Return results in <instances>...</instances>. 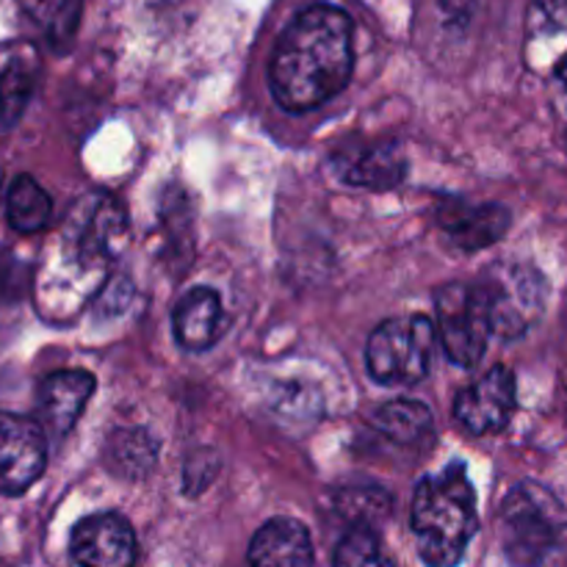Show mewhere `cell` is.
<instances>
[{"label": "cell", "instance_id": "277c9868", "mask_svg": "<svg viewBox=\"0 0 567 567\" xmlns=\"http://www.w3.org/2000/svg\"><path fill=\"white\" fill-rule=\"evenodd\" d=\"M567 513L548 487L520 482L502 504V540L513 567H543L563 546Z\"/></svg>", "mask_w": 567, "mask_h": 567}, {"label": "cell", "instance_id": "9a60e30c", "mask_svg": "<svg viewBox=\"0 0 567 567\" xmlns=\"http://www.w3.org/2000/svg\"><path fill=\"white\" fill-rule=\"evenodd\" d=\"M39 81V50L31 42L0 44V131H9L25 111Z\"/></svg>", "mask_w": 567, "mask_h": 567}, {"label": "cell", "instance_id": "9c48e42d", "mask_svg": "<svg viewBox=\"0 0 567 567\" xmlns=\"http://www.w3.org/2000/svg\"><path fill=\"white\" fill-rule=\"evenodd\" d=\"M518 404L515 374L507 365H493L485 377L471 382L454 402V415L471 435H496L509 424Z\"/></svg>", "mask_w": 567, "mask_h": 567}, {"label": "cell", "instance_id": "4fadbf2b", "mask_svg": "<svg viewBox=\"0 0 567 567\" xmlns=\"http://www.w3.org/2000/svg\"><path fill=\"white\" fill-rule=\"evenodd\" d=\"M94 377L89 371H55L39 385V424L53 437H64L81 419L83 408L94 393Z\"/></svg>", "mask_w": 567, "mask_h": 567}, {"label": "cell", "instance_id": "5bb4252c", "mask_svg": "<svg viewBox=\"0 0 567 567\" xmlns=\"http://www.w3.org/2000/svg\"><path fill=\"white\" fill-rule=\"evenodd\" d=\"M14 17L53 53L72 48L83 20V0H11Z\"/></svg>", "mask_w": 567, "mask_h": 567}, {"label": "cell", "instance_id": "ac0fdd59", "mask_svg": "<svg viewBox=\"0 0 567 567\" xmlns=\"http://www.w3.org/2000/svg\"><path fill=\"white\" fill-rule=\"evenodd\" d=\"M53 216V199L31 175H17L6 194V219L22 236H31L48 227Z\"/></svg>", "mask_w": 567, "mask_h": 567}, {"label": "cell", "instance_id": "8fae6325", "mask_svg": "<svg viewBox=\"0 0 567 567\" xmlns=\"http://www.w3.org/2000/svg\"><path fill=\"white\" fill-rule=\"evenodd\" d=\"M332 172L341 183L354 188H385L399 186L408 172L402 150L393 142H374V144H349V147L336 150L330 158Z\"/></svg>", "mask_w": 567, "mask_h": 567}, {"label": "cell", "instance_id": "3957f363", "mask_svg": "<svg viewBox=\"0 0 567 567\" xmlns=\"http://www.w3.org/2000/svg\"><path fill=\"white\" fill-rule=\"evenodd\" d=\"M476 529V493L463 460L419 482L413 496V535L426 567H457Z\"/></svg>", "mask_w": 567, "mask_h": 567}, {"label": "cell", "instance_id": "44dd1931", "mask_svg": "<svg viewBox=\"0 0 567 567\" xmlns=\"http://www.w3.org/2000/svg\"><path fill=\"white\" fill-rule=\"evenodd\" d=\"M332 567H396L369 526H352L336 548Z\"/></svg>", "mask_w": 567, "mask_h": 567}, {"label": "cell", "instance_id": "e0dca14e", "mask_svg": "<svg viewBox=\"0 0 567 567\" xmlns=\"http://www.w3.org/2000/svg\"><path fill=\"white\" fill-rule=\"evenodd\" d=\"M249 567H313L310 532L293 518H271L249 543Z\"/></svg>", "mask_w": 567, "mask_h": 567}, {"label": "cell", "instance_id": "7c38bea8", "mask_svg": "<svg viewBox=\"0 0 567 567\" xmlns=\"http://www.w3.org/2000/svg\"><path fill=\"white\" fill-rule=\"evenodd\" d=\"M437 225L457 247L474 252L493 247L509 230V210L498 203L474 205L446 197L437 203Z\"/></svg>", "mask_w": 567, "mask_h": 567}, {"label": "cell", "instance_id": "6da1fadb", "mask_svg": "<svg viewBox=\"0 0 567 567\" xmlns=\"http://www.w3.org/2000/svg\"><path fill=\"white\" fill-rule=\"evenodd\" d=\"M127 241V219L114 197L94 194L72 208L70 219L44 252L37 277L39 313L70 321L109 282L111 264Z\"/></svg>", "mask_w": 567, "mask_h": 567}, {"label": "cell", "instance_id": "ffe728a7", "mask_svg": "<svg viewBox=\"0 0 567 567\" xmlns=\"http://www.w3.org/2000/svg\"><path fill=\"white\" fill-rule=\"evenodd\" d=\"M158 443L144 430H120L111 437V465L125 480H142L155 468Z\"/></svg>", "mask_w": 567, "mask_h": 567}, {"label": "cell", "instance_id": "5b68a950", "mask_svg": "<svg viewBox=\"0 0 567 567\" xmlns=\"http://www.w3.org/2000/svg\"><path fill=\"white\" fill-rule=\"evenodd\" d=\"M435 349L437 327L426 316H396L371 332L365 365L380 385H415L430 374Z\"/></svg>", "mask_w": 567, "mask_h": 567}, {"label": "cell", "instance_id": "52a82bcc", "mask_svg": "<svg viewBox=\"0 0 567 567\" xmlns=\"http://www.w3.org/2000/svg\"><path fill=\"white\" fill-rule=\"evenodd\" d=\"M437 313V343L454 365L471 369L482 360L491 338L485 297L480 286L449 282L435 293Z\"/></svg>", "mask_w": 567, "mask_h": 567}, {"label": "cell", "instance_id": "8992f818", "mask_svg": "<svg viewBox=\"0 0 567 567\" xmlns=\"http://www.w3.org/2000/svg\"><path fill=\"white\" fill-rule=\"evenodd\" d=\"M485 297L491 330L498 338H520L529 332L546 308V280L524 264H502L480 286Z\"/></svg>", "mask_w": 567, "mask_h": 567}, {"label": "cell", "instance_id": "7a4b0ae2", "mask_svg": "<svg viewBox=\"0 0 567 567\" xmlns=\"http://www.w3.org/2000/svg\"><path fill=\"white\" fill-rule=\"evenodd\" d=\"M354 70L352 20L336 6H313L288 25L269 66V86L286 111L302 114L343 92Z\"/></svg>", "mask_w": 567, "mask_h": 567}, {"label": "cell", "instance_id": "7402d4cb", "mask_svg": "<svg viewBox=\"0 0 567 567\" xmlns=\"http://www.w3.org/2000/svg\"><path fill=\"white\" fill-rule=\"evenodd\" d=\"M338 509L352 520V526H369L374 529V524L380 518H385L391 502H388L385 493L374 491H349L343 496H338Z\"/></svg>", "mask_w": 567, "mask_h": 567}, {"label": "cell", "instance_id": "d4e9b609", "mask_svg": "<svg viewBox=\"0 0 567 567\" xmlns=\"http://www.w3.org/2000/svg\"><path fill=\"white\" fill-rule=\"evenodd\" d=\"M557 75H559V81H563V86H565V92H567V59L563 61V64H559Z\"/></svg>", "mask_w": 567, "mask_h": 567}, {"label": "cell", "instance_id": "ba28073f", "mask_svg": "<svg viewBox=\"0 0 567 567\" xmlns=\"http://www.w3.org/2000/svg\"><path fill=\"white\" fill-rule=\"evenodd\" d=\"M48 465V435L42 424L0 410V491L25 493Z\"/></svg>", "mask_w": 567, "mask_h": 567}, {"label": "cell", "instance_id": "603a6c76", "mask_svg": "<svg viewBox=\"0 0 567 567\" xmlns=\"http://www.w3.org/2000/svg\"><path fill=\"white\" fill-rule=\"evenodd\" d=\"M535 3L551 25L567 28V0H535Z\"/></svg>", "mask_w": 567, "mask_h": 567}, {"label": "cell", "instance_id": "30bf717a", "mask_svg": "<svg viewBox=\"0 0 567 567\" xmlns=\"http://www.w3.org/2000/svg\"><path fill=\"white\" fill-rule=\"evenodd\" d=\"M70 554L81 567H136V535L116 513H94L78 520Z\"/></svg>", "mask_w": 567, "mask_h": 567}, {"label": "cell", "instance_id": "cb8c5ba5", "mask_svg": "<svg viewBox=\"0 0 567 567\" xmlns=\"http://www.w3.org/2000/svg\"><path fill=\"white\" fill-rule=\"evenodd\" d=\"M11 288H14V266L0 264V302L11 297Z\"/></svg>", "mask_w": 567, "mask_h": 567}, {"label": "cell", "instance_id": "2e32d148", "mask_svg": "<svg viewBox=\"0 0 567 567\" xmlns=\"http://www.w3.org/2000/svg\"><path fill=\"white\" fill-rule=\"evenodd\" d=\"M221 327H225L221 299L208 286H197L183 293L172 310V330L177 343L188 352H208L219 341Z\"/></svg>", "mask_w": 567, "mask_h": 567}, {"label": "cell", "instance_id": "d6986e66", "mask_svg": "<svg viewBox=\"0 0 567 567\" xmlns=\"http://www.w3.org/2000/svg\"><path fill=\"white\" fill-rule=\"evenodd\" d=\"M374 426L399 446H415L432 435V413L426 404L413 399H396L374 413Z\"/></svg>", "mask_w": 567, "mask_h": 567}]
</instances>
